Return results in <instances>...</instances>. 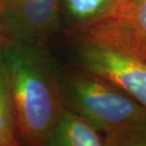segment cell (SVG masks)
<instances>
[{
  "instance_id": "obj_1",
  "label": "cell",
  "mask_w": 146,
  "mask_h": 146,
  "mask_svg": "<svg viewBox=\"0 0 146 146\" xmlns=\"http://www.w3.org/2000/svg\"><path fill=\"white\" fill-rule=\"evenodd\" d=\"M0 76L19 138L43 146L66 108L60 76L45 50L9 42L0 51Z\"/></svg>"
},
{
  "instance_id": "obj_2",
  "label": "cell",
  "mask_w": 146,
  "mask_h": 146,
  "mask_svg": "<svg viewBox=\"0 0 146 146\" xmlns=\"http://www.w3.org/2000/svg\"><path fill=\"white\" fill-rule=\"evenodd\" d=\"M67 108L102 134L146 118V108L126 91L104 77L83 69L60 78Z\"/></svg>"
},
{
  "instance_id": "obj_3",
  "label": "cell",
  "mask_w": 146,
  "mask_h": 146,
  "mask_svg": "<svg viewBox=\"0 0 146 146\" xmlns=\"http://www.w3.org/2000/svg\"><path fill=\"white\" fill-rule=\"evenodd\" d=\"M81 34L83 42L146 61V0H127Z\"/></svg>"
},
{
  "instance_id": "obj_4",
  "label": "cell",
  "mask_w": 146,
  "mask_h": 146,
  "mask_svg": "<svg viewBox=\"0 0 146 146\" xmlns=\"http://www.w3.org/2000/svg\"><path fill=\"white\" fill-rule=\"evenodd\" d=\"M3 25L10 42L45 50L59 25V0H8Z\"/></svg>"
},
{
  "instance_id": "obj_5",
  "label": "cell",
  "mask_w": 146,
  "mask_h": 146,
  "mask_svg": "<svg viewBox=\"0 0 146 146\" xmlns=\"http://www.w3.org/2000/svg\"><path fill=\"white\" fill-rule=\"evenodd\" d=\"M83 68L126 91L146 108V61L92 43H83Z\"/></svg>"
},
{
  "instance_id": "obj_6",
  "label": "cell",
  "mask_w": 146,
  "mask_h": 146,
  "mask_svg": "<svg viewBox=\"0 0 146 146\" xmlns=\"http://www.w3.org/2000/svg\"><path fill=\"white\" fill-rule=\"evenodd\" d=\"M43 146H104V137L83 117L65 108Z\"/></svg>"
},
{
  "instance_id": "obj_7",
  "label": "cell",
  "mask_w": 146,
  "mask_h": 146,
  "mask_svg": "<svg viewBox=\"0 0 146 146\" xmlns=\"http://www.w3.org/2000/svg\"><path fill=\"white\" fill-rule=\"evenodd\" d=\"M67 14L77 29H86L112 12L115 0H64Z\"/></svg>"
},
{
  "instance_id": "obj_8",
  "label": "cell",
  "mask_w": 146,
  "mask_h": 146,
  "mask_svg": "<svg viewBox=\"0 0 146 146\" xmlns=\"http://www.w3.org/2000/svg\"><path fill=\"white\" fill-rule=\"evenodd\" d=\"M104 146H146V118L125 123L104 134Z\"/></svg>"
},
{
  "instance_id": "obj_9",
  "label": "cell",
  "mask_w": 146,
  "mask_h": 146,
  "mask_svg": "<svg viewBox=\"0 0 146 146\" xmlns=\"http://www.w3.org/2000/svg\"><path fill=\"white\" fill-rule=\"evenodd\" d=\"M0 146H22L15 126L10 100L0 76Z\"/></svg>"
},
{
  "instance_id": "obj_10",
  "label": "cell",
  "mask_w": 146,
  "mask_h": 146,
  "mask_svg": "<svg viewBox=\"0 0 146 146\" xmlns=\"http://www.w3.org/2000/svg\"><path fill=\"white\" fill-rule=\"evenodd\" d=\"M9 42V40L6 35L4 25H3V9L0 7V51Z\"/></svg>"
},
{
  "instance_id": "obj_11",
  "label": "cell",
  "mask_w": 146,
  "mask_h": 146,
  "mask_svg": "<svg viewBox=\"0 0 146 146\" xmlns=\"http://www.w3.org/2000/svg\"><path fill=\"white\" fill-rule=\"evenodd\" d=\"M125 1H127V0H115V6H114V9L116 8V7H118L119 5H120V4H122L123 2H125ZM113 9V10H114Z\"/></svg>"
},
{
  "instance_id": "obj_12",
  "label": "cell",
  "mask_w": 146,
  "mask_h": 146,
  "mask_svg": "<svg viewBox=\"0 0 146 146\" xmlns=\"http://www.w3.org/2000/svg\"><path fill=\"white\" fill-rule=\"evenodd\" d=\"M7 2H8V0H0V7H1V8L3 9V8H4L5 4H6Z\"/></svg>"
}]
</instances>
